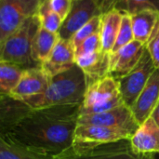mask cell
<instances>
[{"instance_id": "obj_1", "label": "cell", "mask_w": 159, "mask_h": 159, "mask_svg": "<svg viewBox=\"0 0 159 159\" xmlns=\"http://www.w3.org/2000/svg\"><path fill=\"white\" fill-rule=\"evenodd\" d=\"M81 103L30 109L9 129V134L34 152L59 157L74 146Z\"/></svg>"}, {"instance_id": "obj_2", "label": "cell", "mask_w": 159, "mask_h": 159, "mask_svg": "<svg viewBox=\"0 0 159 159\" xmlns=\"http://www.w3.org/2000/svg\"><path fill=\"white\" fill-rule=\"evenodd\" d=\"M86 75L76 64L50 78L46 91L22 101L30 109L82 103L87 89Z\"/></svg>"}, {"instance_id": "obj_3", "label": "cell", "mask_w": 159, "mask_h": 159, "mask_svg": "<svg viewBox=\"0 0 159 159\" xmlns=\"http://www.w3.org/2000/svg\"><path fill=\"white\" fill-rule=\"evenodd\" d=\"M41 28L37 14L32 16L0 45L1 61L17 64L23 69L40 66L32 58V45Z\"/></svg>"}, {"instance_id": "obj_4", "label": "cell", "mask_w": 159, "mask_h": 159, "mask_svg": "<svg viewBox=\"0 0 159 159\" xmlns=\"http://www.w3.org/2000/svg\"><path fill=\"white\" fill-rule=\"evenodd\" d=\"M124 104L117 80L106 75L88 85L79 115L100 114Z\"/></svg>"}, {"instance_id": "obj_5", "label": "cell", "mask_w": 159, "mask_h": 159, "mask_svg": "<svg viewBox=\"0 0 159 159\" xmlns=\"http://www.w3.org/2000/svg\"><path fill=\"white\" fill-rule=\"evenodd\" d=\"M40 5V0H0V45L25 20L37 14Z\"/></svg>"}, {"instance_id": "obj_6", "label": "cell", "mask_w": 159, "mask_h": 159, "mask_svg": "<svg viewBox=\"0 0 159 159\" xmlns=\"http://www.w3.org/2000/svg\"><path fill=\"white\" fill-rule=\"evenodd\" d=\"M133 132L120 128L77 124L73 149L89 150L100 145L130 140Z\"/></svg>"}, {"instance_id": "obj_7", "label": "cell", "mask_w": 159, "mask_h": 159, "mask_svg": "<svg viewBox=\"0 0 159 159\" xmlns=\"http://www.w3.org/2000/svg\"><path fill=\"white\" fill-rule=\"evenodd\" d=\"M156 69L157 67L149 51L145 49L135 68L127 75L117 80L121 96L127 106L129 108L133 106Z\"/></svg>"}, {"instance_id": "obj_8", "label": "cell", "mask_w": 159, "mask_h": 159, "mask_svg": "<svg viewBox=\"0 0 159 159\" xmlns=\"http://www.w3.org/2000/svg\"><path fill=\"white\" fill-rule=\"evenodd\" d=\"M77 123L110 128H120L128 129L133 133H135L140 127L131 109L126 104L100 114L84 116L79 115Z\"/></svg>"}, {"instance_id": "obj_9", "label": "cell", "mask_w": 159, "mask_h": 159, "mask_svg": "<svg viewBox=\"0 0 159 159\" xmlns=\"http://www.w3.org/2000/svg\"><path fill=\"white\" fill-rule=\"evenodd\" d=\"M102 15L96 0H74L71 10L59 30V36L70 40L71 37L92 18Z\"/></svg>"}, {"instance_id": "obj_10", "label": "cell", "mask_w": 159, "mask_h": 159, "mask_svg": "<svg viewBox=\"0 0 159 159\" xmlns=\"http://www.w3.org/2000/svg\"><path fill=\"white\" fill-rule=\"evenodd\" d=\"M145 49V44L133 40L117 51L112 52L110 54V68L108 75H111L116 80H119L127 75L139 63Z\"/></svg>"}, {"instance_id": "obj_11", "label": "cell", "mask_w": 159, "mask_h": 159, "mask_svg": "<svg viewBox=\"0 0 159 159\" xmlns=\"http://www.w3.org/2000/svg\"><path fill=\"white\" fill-rule=\"evenodd\" d=\"M50 77L41 66L25 69L15 89L8 95L10 98L22 102L26 99L43 94L49 85Z\"/></svg>"}, {"instance_id": "obj_12", "label": "cell", "mask_w": 159, "mask_h": 159, "mask_svg": "<svg viewBox=\"0 0 159 159\" xmlns=\"http://www.w3.org/2000/svg\"><path fill=\"white\" fill-rule=\"evenodd\" d=\"M159 102V68H157L146 86L130 108L136 121L141 126L153 114Z\"/></svg>"}, {"instance_id": "obj_13", "label": "cell", "mask_w": 159, "mask_h": 159, "mask_svg": "<svg viewBox=\"0 0 159 159\" xmlns=\"http://www.w3.org/2000/svg\"><path fill=\"white\" fill-rule=\"evenodd\" d=\"M75 53L70 40L60 38L51 54L41 64V68L51 78L75 65Z\"/></svg>"}, {"instance_id": "obj_14", "label": "cell", "mask_w": 159, "mask_h": 159, "mask_svg": "<svg viewBox=\"0 0 159 159\" xmlns=\"http://www.w3.org/2000/svg\"><path fill=\"white\" fill-rule=\"evenodd\" d=\"M130 145L137 155L159 154V127L150 116L131 137Z\"/></svg>"}, {"instance_id": "obj_15", "label": "cell", "mask_w": 159, "mask_h": 159, "mask_svg": "<svg viewBox=\"0 0 159 159\" xmlns=\"http://www.w3.org/2000/svg\"><path fill=\"white\" fill-rule=\"evenodd\" d=\"M110 54L100 51L75 57V63L85 73L88 85L109 75Z\"/></svg>"}, {"instance_id": "obj_16", "label": "cell", "mask_w": 159, "mask_h": 159, "mask_svg": "<svg viewBox=\"0 0 159 159\" xmlns=\"http://www.w3.org/2000/svg\"><path fill=\"white\" fill-rule=\"evenodd\" d=\"M123 14L121 11L114 8L104 14H102L101 17V38L102 45V51L106 53H111L115 46Z\"/></svg>"}, {"instance_id": "obj_17", "label": "cell", "mask_w": 159, "mask_h": 159, "mask_svg": "<svg viewBox=\"0 0 159 159\" xmlns=\"http://www.w3.org/2000/svg\"><path fill=\"white\" fill-rule=\"evenodd\" d=\"M130 19L134 39L146 45L159 22V13L152 9H145L130 15Z\"/></svg>"}, {"instance_id": "obj_18", "label": "cell", "mask_w": 159, "mask_h": 159, "mask_svg": "<svg viewBox=\"0 0 159 159\" xmlns=\"http://www.w3.org/2000/svg\"><path fill=\"white\" fill-rule=\"evenodd\" d=\"M0 159H55L21 145L9 134L1 133Z\"/></svg>"}, {"instance_id": "obj_19", "label": "cell", "mask_w": 159, "mask_h": 159, "mask_svg": "<svg viewBox=\"0 0 159 159\" xmlns=\"http://www.w3.org/2000/svg\"><path fill=\"white\" fill-rule=\"evenodd\" d=\"M60 36L57 33L49 32L44 28H40L32 45V58L41 66L51 54L55 45L59 41Z\"/></svg>"}, {"instance_id": "obj_20", "label": "cell", "mask_w": 159, "mask_h": 159, "mask_svg": "<svg viewBox=\"0 0 159 159\" xmlns=\"http://www.w3.org/2000/svg\"><path fill=\"white\" fill-rule=\"evenodd\" d=\"M24 70L17 64L0 61V90L2 95L8 96L15 89Z\"/></svg>"}, {"instance_id": "obj_21", "label": "cell", "mask_w": 159, "mask_h": 159, "mask_svg": "<svg viewBox=\"0 0 159 159\" xmlns=\"http://www.w3.org/2000/svg\"><path fill=\"white\" fill-rule=\"evenodd\" d=\"M115 8L129 15L145 9H152L159 13V0H117Z\"/></svg>"}, {"instance_id": "obj_22", "label": "cell", "mask_w": 159, "mask_h": 159, "mask_svg": "<svg viewBox=\"0 0 159 159\" xmlns=\"http://www.w3.org/2000/svg\"><path fill=\"white\" fill-rule=\"evenodd\" d=\"M37 15L40 19L42 28L52 33H57V34L59 33V30L63 20L56 12H54L51 9L48 1H45L41 3Z\"/></svg>"}, {"instance_id": "obj_23", "label": "cell", "mask_w": 159, "mask_h": 159, "mask_svg": "<svg viewBox=\"0 0 159 159\" xmlns=\"http://www.w3.org/2000/svg\"><path fill=\"white\" fill-rule=\"evenodd\" d=\"M114 147L106 159H156L154 154H135L131 148L129 140L117 142Z\"/></svg>"}, {"instance_id": "obj_24", "label": "cell", "mask_w": 159, "mask_h": 159, "mask_svg": "<svg viewBox=\"0 0 159 159\" xmlns=\"http://www.w3.org/2000/svg\"><path fill=\"white\" fill-rule=\"evenodd\" d=\"M101 17L102 15H98L92 18L88 23H86L83 27H81L70 39L75 49L88 37L92 34L100 32L101 30Z\"/></svg>"}, {"instance_id": "obj_25", "label": "cell", "mask_w": 159, "mask_h": 159, "mask_svg": "<svg viewBox=\"0 0 159 159\" xmlns=\"http://www.w3.org/2000/svg\"><path fill=\"white\" fill-rule=\"evenodd\" d=\"M133 40H135V39H134L132 25H131L130 15L124 13L122 21H121V25H120V29H119V32H118V34H117V37H116V43H115L112 52L117 51L118 49H120L124 46L129 44Z\"/></svg>"}, {"instance_id": "obj_26", "label": "cell", "mask_w": 159, "mask_h": 159, "mask_svg": "<svg viewBox=\"0 0 159 159\" xmlns=\"http://www.w3.org/2000/svg\"><path fill=\"white\" fill-rule=\"evenodd\" d=\"M100 51H102V38H101L100 32L88 37L75 49V57L84 54L93 53V52H100Z\"/></svg>"}, {"instance_id": "obj_27", "label": "cell", "mask_w": 159, "mask_h": 159, "mask_svg": "<svg viewBox=\"0 0 159 159\" xmlns=\"http://www.w3.org/2000/svg\"><path fill=\"white\" fill-rule=\"evenodd\" d=\"M146 49L149 51L155 66L159 68V22L146 43Z\"/></svg>"}, {"instance_id": "obj_28", "label": "cell", "mask_w": 159, "mask_h": 159, "mask_svg": "<svg viewBox=\"0 0 159 159\" xmlns=\"http://www.w3.org/2000/svg\"><path fill=\"white\" fill-rule=\"evenodd\" d=\"M51 9L56 12L62 20L69 14L74 0H48Z\"/></svg>"}, {"instance_id": "obj_29", "label": "cell", "mask_w": 159, "mask_h": 159, "mask_svg": "<svg viewBox=\"0 0 159 159\" xmlns=\"http://www.w3.org/2000/svg\"><path fill=\"white\" fill-rule=\"evenodd\" d=\"M117 0H96L102 14H104L115 8Z\"/></svg>"}, {"instance_id": "obj_30", "label": "cell", "mask_w": 159, "mask_h": 159, "mask_svg": "<svg viewBox=\"0 0 159 159\" xmlns=\"http://www.w3.org/2000/svg\"><path fill=\"white\" fill-rule=\"evenodd\" d=\"M151 117L156 121V123L158 125V127H159V102H158V104H157V107H156V109L154 110V112H153V114H152Z\"/></svg>"}, {"instance_id": "obj_31", "label": "cell", "mask_w": 159, "mask_h": 159, "mask_svg": "<svg viewBox=\"0 0 159 159\" xmlns=\"http://www.w3.org/2000/svg\"><path fill=\"white\" fill-rule=\"evenodd\" d=\"M41 1V3H43V2H45V1H48V0H40Z\"/></svg>"}]
</instances>
